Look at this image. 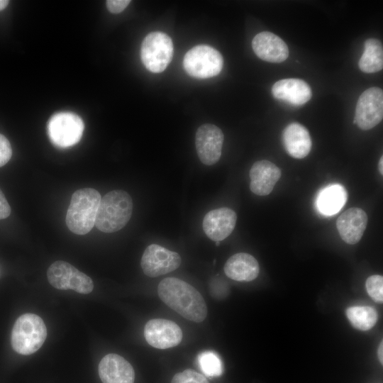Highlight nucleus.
I'll return each instance as SVG.
<instances>
[{
  "label": "nucleus",
  "mask_w": 383,
  "mask_h": 383,
  "mask_svg": "<svg viewBox=\"0 0 383 383\" xmlns=\"http://www.w3.org/2000/svg\"><path fill=\"white\" fill-rule=\"evenodd\" d=\"M382 351H383V342L381 341V343H379V348H378V357H379V362H381L382 365L383 363Z\"/></svg>",
  "instance_id": "c756f323"
},
{
  "label": "nucleus",
  "mask_w": 383,
  "mask_h": 383,
  "mask_svg": "<svg viewBox=\"0 0 383 383\" xmlns=\"http://www.w3.org/2000/svg\"><path fill=\"white\" fill-rule=\"evenodd\" d=\"M197 360L201 371L206 376L218 377L222 374V362L215 352H202L198 355Z\"/></svg>",
  "instance_id": "b1692460"
},
{
  "label": "nucleus",
  "mask_w": 383,
  "mask_h": 383,
  "mask_svg": "<svg viewBox=\"0 0 383 383\" xmlns=\"http://www.w3.org/2000/svg\"><path fill=\"white\" fill-rule=\"evenodd\" d=\"M347 191L339 184L328 185L322 189L316 198L318 211L324 216L336 214L345 204Z\"/></svg>",
  "instance_id": "412c9836"
},
{
  "label": "nucleus",
  "mask_w": 383,
  "mask_h": 383,
  "mask_svg": "<svg viewBox=\"0 0 383 383\" xmlns=\"http://www.w3.org/2000/svg\"><path fill=\"white\" fill-rule=\"evenodd\" d=\"M144 336L150 345L164 350L179 345L182 339V331L180 327L172 321L153 318L146 323Z\"/></svg>",
  "instance_id": "f8f14e48"
},
{
  "label": "nucleus",
  "mask_w": 383,
  "mask_h": 383,
  "mask_svg": "<svg viewBox=\"0 0 383 383\" xmlns=\"http://www.w3.org/2000/svg\"><path fill=\"white\" fill-rule=\"evenodd\" d=\"M252 47L255 55L262 60L279 63L289 56L287 44L275 34L263 31L252 39Z\"/></svg>",
  "instance_id": "2eb2a0df"
},
{
  "label": "nucleus",
  "mask_w": 383,
  "mask_h": 383,
  "mask_svg": "<svg viewBox=\"0 0 383 383\" xmlns=\"http://www.w3.org/2000/svg\"><path fill=\"white\" fill-rule=\"evenodd\" d=\"M171 383H209L204 375L187 369L182 372L177 373L173 377Z\"/></svg>",
  "instance_id": "a878e982"
},
{
  "label": "nucleus",
  "mask_w": 383,
  "mask_h": 383,
  "mask_svg": "<svg viewBox=\"0 0 383 383\" xmlns=\"http://www.w3.org/2000/svg\"><path fill=\"white\" fill-rule=\"evenodd\" d=\"M237 221L235 212L226 207L213 209L204 216L202 223L205 234L213 241H221L233 232Z\"/></svg>",
  "instance_id": "ddd939ff"
},
{
  "label": "nucleus",
  "mask_w": 383,
  "mask_h": 383,
  "mask_svg": "<svg viewBox=\"0 0 383 383\" xmlns=\"http://www.w3.org/2000/svg\"><path fill=\"white\" fill-rule=\"evenodd\" d=\"M223 138L222 131L213 124L205 123L197 129L195 145L199 158L203 164L212 165L219 160Z\"/></svg>",
  "instance_id": "9b49d317"
},
{
  "label": "nucleus",
  "mask_w": 383,
  "mask_h": 383,
  "mask_svg": "<svg viewBox=\"0 0 383 383\" xmlns=\"http://www.w3.org/2000/svg\"><path fill=\"white\" fill-rule=\"evenodd\" d=\"M366 289L370 296L377 303L383 301V277L375 274L369 277L365 282Z\"/></svg>",
  "instance_id": "393cba45"
},
{
  "label": "nucleus",
  "mask_w": 383,
  "mask_h": 383,
  "mask_svg": "<svg viewBox=\"0 0 383 383\" xmlns=\"http://www.w3.org/2000/svg\"><path fill=\"white\" fill-rule=\"evenodd\" d=\"M273 96L294 106L308 102L312 96L310 86L296 78L283 79L276 82L272 88Z\"/></svg>",
  "instance_id": "a211bd4d"
},
{
  "label": "nucleus",
  "mask_w": 383,
  "mask_h": 383,
  "mask_svg": "<svg viewBox=\"0 0 383 383\" xmlns=\"http://www.w3.org/2000/svg\"><path fill=\"white\" fill-rule=\"evenodd\" d=\"M12 155V149L8 139L0 134V167L6 165Z\"/></svg>",
  "instance_id": "bb28decb"
},
{
  "label": "nucleus",
  "mask_w": 383,
  "mask_h": 383,
  "mask_svg": "<svg viewBox=\"0 0 383 383\" xmlns=\"http://www.w3.org/2000/svg\"><path fill=\"white\" fill-rule=\"evenodd\" d=\"M131 3L130 0H108L106 1L107 9L112 13L122 12Z\"/></svg>",
  "instance_id": "cd10ccee"
},
{
  "label": "nucleus",
  "mask_w": 383,
  "mask_h": 383,
  "mask_svg": "<svg viewBox=\"0 0 383 383\" xmlns=\"http://www.w3.org/2000/svg\"><path fill=\"white\" fill-rule=\"evenodd\" d=\"M9 1L7 0H0V11L4 10L9 4Z\"/></svg>",
  "instance_id": "7c9ffc66"
},
{
  "label": "nucleus",
  "mask_w": 383,
  "mask_h": 383,
  "mask_svg": "<svg viewBox=\"0 0 383 383\" xmlns=\"http://www.w3.org/2000/svg\"><path fill=\"white\" fill-rule=\"evenodd\" d=\"M282 140L287 152L294 158L306 157L311 149V138L308 130L301 124L292 123L283 131Z\"/></svg>",
  "instance_id": "6ab92c4d"
},
{
  "label": "nucleus",
  "mask_w": 383,
  "mask_h": 383,
  "mask_svg": "<svg viewBox=\"0 0 383 383\" xmlns=\"http://www.w3.org/2000/svg\"><path fill=\"white\" fill-rule=\"evenodd\" d=\"M282 175L280 169L268 160L255 162L249 172L250 189L256 195L270 194Z\"/></svg>",
  "instance_id": "dca6fc26"
},
{
  "label": "nucleus",
  "mask_w": 383,
  "mask_h": 383,
  "mask_svg": "<svg viewBox=\"0 0 383 383\" xmlns=\"http://www.w3.org/2000/svg\"><path fill=\"white\" fill-rule=\"evenodd\" d=\"M47 337V328L43 319L38 315L27 313L16 321L11 343L18 353L28 355L38 350Z\"/></svg>",
  "instance_id": "20e7f679"
},
{
  "label": "nucleus",
  "mask_w": 383,
  "mask_h": 383,
  "mask_svg": "<svg viewBox=\"0 0 383 383\" xmlns=\"http://www.w3.org/2000/svg\"><path fill=\"white\" fill-rule=\"evenodd\" d=\"M11 213L10 206L0 189V219H4L7 218Z\"/></svg>",
  "instance_id": "c85d7f7f"
},
{
  "label": "nucleus",
  "mask_w": 383,
  "mask_h": 383,
  "mask_svg": "<svg viewBox=\"0 0 383 383\" xmlns=\"http://www.w3.org/2000/svg\"><path fill=\"white\" fill-rule=\"evenodd\" d=\"M378 169L379 173L382 175L383 174V157L382 156L379 159V164H378Z\"/></svg>",
  "instance_id": "2f4dec72"
},
{
  "label": "nucleus",
  "mask_w": 383,
  "mask_h": 383,
  "mask_svg": "<svg viewBox=\"0 0 383 383\" xmlns=\"http://www.w3.org/2000/svg\"><path fill=\"white\" fill-rule=\"evenodd\" d=\"M219 244H220V242H219V241L216 242V245L217 246L219 245Z\"/></svg>",
  "instance_id": "473e14b6"
},
{
  "label": "nucleus",
  "mask_w": 383,
  "mask_h": 383,
  "mask_svg": "<svg viewBox=\"0 0 383 383\" xmlns=\"http://www.w3.org/2000/svg\"><path fill=\"white\" fill-rule=\"evenodd\" d=\"M84 128V122L79 116L71 112H60L50 118L48 135L55 146L65 148L80 140Z\"/></svg>",
  "instance_id": "0eeeda50"
},
{
  "label": "nucleus",
  "mask_w": 383,
  "mask_h": 383,
  "mask_svg": "<svg viewBox=\"0 0 383 383\" xmlns=\"http://www.w3.org/2000/svg\"><path fill=\"white\" fill-rule=\"evenodd\" d=\"M383 118V91L379 87H370L360 96L354 120L364 131L379 124Z\"/></svg>",
  "instance_id": "1a4fd4ad"
},
{
  "label": "nucleus",
  "mask_w": 383,
  "mask_h": 383,
  "mask_svg": "<svg viewBox=\"0 0 383 383\" xmlns=\"http://www.w3.org/2000/svg\"><path fill=\"white\" fill-rule=\"evenodd\" d=\"M226 275L238 282H250L259 274L260 266L257 260L245 252L236 253L230 257L224 267Z\"/></svg>",
  "instance_id": "aec40b11"
},
{
  "label": "nucleus",
  "mask_w": 383,
  "mask_h": 383,
  "mask_svg": "<svg viewBox=\"0 0 383 383\" xmlns=\"http://www.w3.org/2000/svg\"><path fill=\"white\" fill-rule=\"evenodd\" d=\"M367 221V213L362 209L353 207L346 210L336 221L340 238L350 245L358 243L365 231Z\"/></svg>",
  "instance_id": "f3484780"
},
{
  "label": "nucleus",
  "mask_w": 383,
  "mask_h": 383,
  "mask_svg": "<svg viewBox=\"0 0 383 383\" xmlns=\"http://www.w3.org/2000/svg\"><path fill=\"white\" fill-rule=\"evenodd\" d=\"M181 264V257L157 244L148 245L141 257L140 265L144 274L156 277L177 270Z\"/></svg>",
  "instance_id": "9d476101"
},
{
  "label": "nucleus",
  "mask_w": 383,
  "mask_h": 383,
  "mask_svg": "<svg viewBox=\"0 0 383 383\" xmlns=\"http://www.w3.org/2000/svg\"><path fill=\"white\" fill-rule=\"evenodd\" d=\"M99 374L103 383H134L135 380L132 365L115 353L108 354L101 360Z\"/></svg>",
  "instance_id": "4468645a"
},
{
  "label": "nucleus",
  "mask_w": 383,
  "mask_h": 383,
  "mask_svg": "<svg viewBox=\"0 0 383 383\" xmlns=\"http://www.w3.org/2000/svg\"><path fill=\"white\" fill-rule=\"evenodd\" d=\"M221 54L207 45H199L187 51L183 60L187 73L195 78L206 79L218 75L223 67Z\"/></svg>",
  "instance_id": "423d86ee"
},
{
  "label": "nucleus",
  "mask_w": 383,
  "mask_h": 383,
  "mask_svg": "<svg viewBox=\"0 0 383 383\" xmlns=\"http://www.w3.org/2000/svg\"><path fill=\"white\" fill-rule=\"evenodd\" d=\"M49 283L55 289H72L79 294H89L94 289L91 279L70 263L57 260L48 268Z\"/></svg>",
  "instance_id": "6e6552de"
},
{
  "label": "nucleus",
  "mask_w": 383,
  "mask_h": 383,
  "mask_svg": "<svg viewBox=\"0 0 383 383\" xmlns=\"http://www.w3.org/2000/svg\"><path fill=\"white\" fill-rule=\"evenodd\" d=\"M346 315L351 325L361 331H368L376 323L375 310L367 306H355L347 309Z\"/></svg>",
  "instance_id": "5701e85b"
},
{
  "label": "nucleus",
  "mask_w": 383,
  "mask_h": 383,
  "mask_svg": "<svg viewBox=\"0 0 383 383\" xmlns=\"http://www.w3.org/2000/svg\"><path fill=\"white\" fill-rule=\"evenodd\" d=\"M132 212L131 196L123 190L111 191L101 199L95 226L104 233L116 232L128 223Z\"/></svg>",
  "instance_id": "f03ea898"
},
{
  "label": "nucleus",
  "mask_w": 383,
  "mask_h": 383,
  "mask_svg": "<svg viewBox=\"0 0 383 383\" xmlns=\"http://www.w3.org/2000/svg\"><path fill=\"white\" fill-rule=\"evenodd\" d=\"M360 70L365 73H374L383 68V48L376 38H368L364 44V51L358 62Z\"/></svg>",
  "instance_id": "4be33fe9"
},
{
  "label": "nucleus",
  "mask_w": 383,
  "mask_h": 383,
  "mask_svg": "<svg viewBox=\"0 0 383 383\" xmlns=\"http://www.w3.org/2000/svg\"><path fill=\"white\" fill-rule=\"evenodd\" d=\"M101 199L99 192L92 188L80 189L73 193L65 219L72 233L84 235L91 230Z\"/></svg>",
  "instance_id": "7ed1b4c3"
},
{
  "label": "nucleus",
  "mask_w": 383,
  "mask_h": 383,
  "mask_svg": "<svg viewBox=\"0 0 383 383\" xmlns=\"http://www.w3.org/2000/svg\"><path fill=\"white\" fill-rule=\"evenodd\" d=\"M157 294L166 305L189 321L200 323L207 316L206 304L201 294L180 279H163L157 287Z\"/></svg>",
  "instance_id": "f257e3e1"
},
{
  "label": "nucleus",
  "mask_w": 383,
  "mask_h": 383,
  "mask_svg": "<svg viewBox=\"0 0 383 383\" xmlns=\"http://www.w3.org/2000/svg\"><path fill=\"white\" fill-rule=\"evenodd\" d=\"M174 46L167 34L155 31L148 34L143 40L140 57L144 66L154 73L163 72L172 60Z\"/></svg>",
  "instance_id": "39448f33"
}]
</instances>
